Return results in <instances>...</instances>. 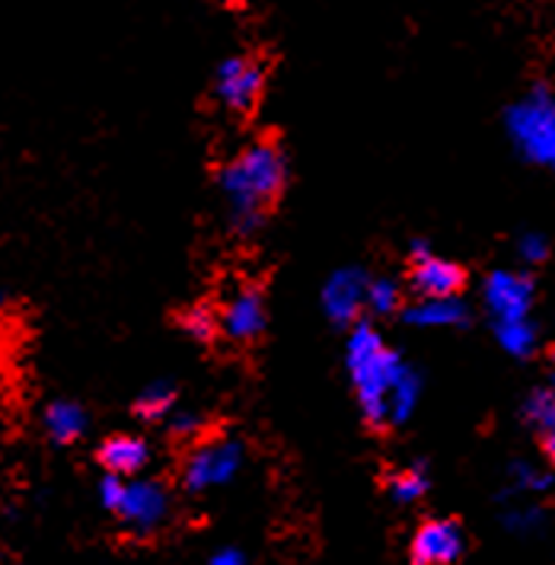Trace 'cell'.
Returning a JSON list of instances; mask_svg holds the SVG:
<instances>
[{"label": "cell", "mask_w": 555, "mask_h": 565, "mask_svg": "<svg viewBox=\"0 0 555 565\" xmlns=\"http://www.w3.org/2000/svg\"><path fill=\"white\" fill-rule=\"evenodd\" d=\"M524 422L533 431H540V435L555 431V387L533 390V393L526 396Z\"/></svg>", "instance_id": "20"}, {"label": "cell", "mask_w": 555, "mask_h": 565, "mask_svg": "<svg viewBox=\"0 0 555 565\" xmlns=\"http://www.w3.org/2000/svg\"><path fill=\"white\" fill-rule=\"evenodd\" d=\"M182 329L195 339V342H214L221 335V323H217V310H207V307H189L182 313Z\"/></svg>", "instance_id": "22"}, {"label": "cell", "mask_w": 555, "mask_h": 565, "mask_svg": "<svg viewBox=\"0 0 555 565\" xmlns=\"http://www.w3.org/2000/svg\"><path fill=\"white\" fill-rule=\"evenodd\" d=\"M163 425H167V435L175 438V441H192V438L202 435V416L192 413V409H179V406H175Z\"/></svg>", "instance_id": "23"}, {"label": "cell", "mask_w": 555, "mask_h": 565, "mask_svg": "<svg viewBox=\"0 0 555 565\" xmlns=\"http://www.w3.org/2000/svg\"><path fill=\"white\" fill-rule=\"evenodd\" d=\"M467 553V534L460 527V521L450 518H435L425 521L409 546L412 565H457Z\"/></svg>", "instance_id": "11"}, {"label": "cell", "mask_w": 555, "mask_h": 565, "mask_svg": "<svg viewBox=\"0 0 555 565\" xmlns=\"http://www.w3.org/2000/svg\"><path fill=\"white\" fill-rule=\"evenodd\" d=\"M175 399H179V393H175L173 381H163V377H157V381H150L138 396H135V406H131V413L138 422H147V425H160V422H167L170 413L175 409Z\"/></svg>", "instance_id": "15"}, {"label": "cell", "mask_w": 555, "mask_h": 565, "mask_svg": "<svg viewBox=\"0 0 555 565\" xmlns=\"http://www.w3.org/2000/svg\"><path fill=\"white\" fill-rule=\"evenodd\" d=\"M399 320L415 329H450L467 327L469 303L460 295L447 298H415L399 310Z\"/></svg>", "instance_id": "13"}, {"label": "cell", "mask_w": 555, "mask_h": 565, "mask_svg": "<svg viewBox=\"0 0 555 565\" xmlns=\"http://www.w3.org/2000/svg\"><path fill=\"white\" fill-rule=\"evenodd\" d=\"M495 339L501 352L511 358H530L540 345V329L530 320H514V323H498Z\"/></svg>", "instance_id": "18"}, {"label": "cell", "mask_w": 555, "mask_h": 565, "mask_svg": "<svg viewBox=\"0 0 555 565\" xmlns=\"http://www.w3.org/2000/svg\"><path fill=\"white\" fill-rule=\"evenodd\" d=\"M217 323H221V335L236 342V345L256 342L265 332V323H268L263 291L256 285L234 288L217 310Z\"/></svg>", "instance_id": "10"}, {"label": "cell", "mask_w": 555, "mask_h": 565, "mask_svg": "<svg viewBox=\"0 0 555 565\" xmlns=\"http://www.w3.org/2000/svg\"><path fill=\"white\" fill-rule=\"evenodd\" d=\"M555 486L553 470H540L536 463L530 460H514L508 467V489L501 492L504 502L511 499H533V495H546Z\"/></svg>", "instance_id": "16"}, {"label": "cell", "mask_w": 555, "mask_h": 565, "mask_svg": "<svg viewBox=\"0 0 555 565\" xmlns=\"http://www.w3.org/2000/svg\"><path fill=\"white\" fill-rule=\"evenodd\" d=\"M17 565H23V563H17Z\"/></svg>", "instance_id": "31"}, {"label": "cell", "mask_w": 555, "mask_h": 565, "mask_svg": "<svg viewBox=\"0 0 555 565\" xmlns=\"http://www.w3.org/2000/svg\"><path fill=\"white\" fill-rule=\"evenodd\" d=\"M367 310L374 317H393L403 310V291H399V281L386 278V275H377L371 278L367 285Z\"/></svg>", "instance_id": "19"}, {"label": "cell", "mask_w": 555, "mask_h": 565, "mask_svg": "<svg viewBox=\"0 0 555 565\" xmlns=\"http://www.w3.org/2000/svg\"><path fill=\"white\" fill-rule=\"evenodd\" d=\"M214 99L231 116H249L265 93V64L253 55H227L214 67Z\"/></svg>", "instance_id": "6"}, {"label": "cell", "mask_w": 555, "mask_h": 565, "mask_svg": "<svg viewBox=\"0 0 555 565\" xmlns=\"http://www.w3.org/2000/svg\"><path fill=\"white\" fill-rule=\"evenodd\" d=\"M367 285H371V275L357 266L335 268L325 278V285H322V313L329 317L332 327L351 329L361 320V313L367 310Z\"/></svg>", "instance_id": "9"}, {"label": "cell", "mask_w": 555, "mask_h": 565, "mask_svg": "<svg viewBox=\"0 0 555 565\" xmlns=\"http://www.w3.org/2000/svg\"><path fill=\"white\" fill-rule=\"evenodd\" d=\"M504 128L526 163L555 173V93L543 84L526 89L508 109Z\"/></svg>", "instance_id": "3"}, {"label": "cell", "mask_w": 555, "mask_h": 565, "mask_svg": "<svg viewBox=\"0 0 555 565\" xmlns=\"http://www.w3.org/2000/svg\"><path fill=\"white\" fill-rule=\"evenodd\" d=\"M517 256H521L524 266H543L549 259V239L536 234V231H530V234L517 239Z\"/></svg>", "instance_id": "24"}, {"label": "cell", "mask_w": 555, "mask_h": 565, "mask_svg": "<svg viewBox=\"0 0 555 565\" xmlns=\"http://www.w3.org/2000/svg\"><path fill=\"white\" fill-rule=\"evenodd\" d=\"M501 524L517 536H533L540 534L546 527V511L540 505H530V502H521V505H508Z\"/></svg>", "instance_id": "21"}, {"label": "cell", "mask_w": 555, "mask_h": 565, "mask_svg": "<svg viewBox=\"0 0 555 565\" xmlns=\"http://www.w3.org/2000/svg\"><path fill=\"white\" fill-rule=\"evenodd\" d=\"M345 371L364 422L377 431L393 428L389 403L412 364L383 339V332L371 320H357L351 327L345 342Z\"/></svg>", "instance_id": "2"}, {"label": "cell", "mask_w": 555, "mask_h": 565, "mask_svg": "<svg viewBox=\"0 0 555 565\" xmlns=\"http://www.w3.org/2000/svg\"><path fill=\"white\" fill-rule=\"evenodd\" d=\"M0 556H3V546H0Z\"/></svg>", "instance_id": "30"}, {"label": "cell", "mask_w": 555, "mask_h": 565, "mask_svg": "<svg viewBox=\"0 0 555 565\" xmlns=\"http://www.w3.org/2000/svg\"><path fill=\"white\" fill-rule=\"evenodd\" d=\"M409 288L415 298H447L463 295L467 271L463 266L444 259L428 249V243L415 239L409 246Z\"/></svg>", "instance_id": "8"}, {"label": "cell", "mask_w": 555, "mask_h": 565, "mask_svg": "<svg viewBox=\"0 0 555 565\" xmlns=\"http://www.w3.org/2000/svg\"><path fill=\"white\" fill-rule=\"evenodd\" d=\"M125 477H116V473H103L99 477V486H96V499H99V505L103 511H109V514H116L118 505H121V495H125Z\"/></svg>", "instance_id": "25"}, {"label": "cell", "mask_w": 555, "mask_h": 565, "mask_svg": "<svg viewBox=\"0 0 555 565\" xmlns=\"http://www.w3.org/2000/svg\"><path fill=\"white\" fill-rule=\"evenodd\" d=\"M533 300H536V285L526 271H511L498 268L482 285V303L492 317V327L498 323H514V320H530L533 317Z\"/></svg>", "instance_id": "7"}, {"label": "cell", "mask_w": 555, "mask_h": 565, "mask_svg": "<svg viewBox=\"0 0 555 565\" xmlns=\"http://www.w3.org/2000/svg\"><path fill=\"white\" fill-rule=\"evenodd\" d=\"M42 428H45V438L52 445L71 447L77 445L89 428V413L81 399H52L45 409H42Z\"/></svg>", "instance_id": "14"}, {"label": "cell", "mask_w": 555, "mask_h": 565, "mask_svg": "<svg viewBox=\"0 0 555 565\" xmlns=\"http://www.w3.org/2000/svg\"><path fill=\"white\" fill-rule=\"evenodd\" d=\"M288 185V153L275 138H259L236 150L217 170V192L236 237L259 234Z\"/></svg>", "instance_id": "1"}, {"label": "cell", "mask_w": 555, "mask_h": 565, "mask_svg": "<svg viewBox=\"0 0 555 565\" xmlns=\"http://www.w3.org/2000/svg\"><path fill=\"white\" fill-rule=\"evenodd\" d=\"M7 300H10V295H7V291H0V310L7 307Z\"/></svg>", "instance_id": "29"}, {"label": "cell", "mask_w": 555, "mask_h": 565, "mask_svg": "<svg viewBox=\"0 0 555 565\" xmlns=\"http://www.w3.org/2000/svg\"><path fill=\"white\" fill-rule=\"evenodd\" d=\"M207 565H246V556H243L236 546H224V550H217V553L207 559Z\"/></svg>", "instance_id": "26"}, {"label": "cell", "mask_w": 555, "mask_h": 565, "mask_svg": "<svg viewBox=\"0 0 555 565\" xmlns=\"http://www.w3.org/2000/svg\"><path fill=\"white\" fill-rule=\"evenodd\" d=\"M431 489V479L425 463H412L406 470H396L393 477L386 479V492L396 505H415L425 499V492Z\"/></svg>", "instance_id": "17"}, {"label": "cell", "mask_w": 555, "mask_h": 565, "mask_svg": "<svg viewBox=\"0 0 555 565\" xmlns=\"http://www.w3.org/2000/svg\"><path fill=\"white\" fill-rule=\"evenodd\" d=\"M173 514V495L163 479L135 477L125 482V495L116 511V521L135 536L157 534Z\"/></svg>", "instance_id": "5"}, {"label": "cell", "mask_w": 555, "mask_h": 565, "mask_svg": "<svg viewBox=\"0 0 555 565\" xmlns=\"http://www.w3.org/2000/svg\"><path fill=\"white\" fill-rule=\"evenodd\" d=\"M549 387H555V349H553V371H549Z\"/></svg>", "instance_id": "28"}, {"label": "cell", "mask_w": 555, "mask_h": 565, "mask_svg": "<svg viewBox=\"0 0 555 565\" xmlns=\"http://www.w3.org/2000/svg\"><path fill=\"white\" fill-rule=\"evenodd\" d=\"M246 450L236 438H211L195 445L182 460V489L189 495H205L231 486L243 470Z\"/></svg>", "instance_id": "4"}, {"label": "cell", "mask_w": 555, "mask_h": 565, "mask_svg": "<svg viewBox=\"0 0 555 565\" xmlns=\"http://www.w3.org/2000/svg\"><path fill=\"white\" fill-rule=\"evenodd\" d=\"M540 445H543V454H546V460L555 467V431H546V435H540Z\"/></svg>", "instance_id": "27"}, {"label": "cell", "mask_w": 555, "mask_h": 565, "mask_svg": "<svg viewBox=\"0 0 555 565\" xmlns=\"http://www.w3.org/2000/svg\"><path fill=\"white\" fill-rule=\"evenodd\" d=\"M153 450L147 445V438L131 435V431H118L109 435L103 445L96 447V463L103 467V473H116V477L135 479L150 467Z\"/></svg>", "instance_id": "12"}]
</instances>
